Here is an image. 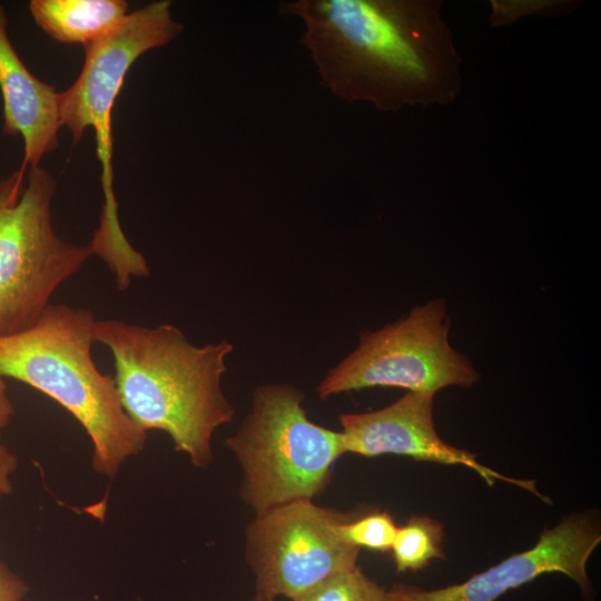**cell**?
<instances>
[{"mask_svg":"<svg viewBox=\"0 0 601 601\" xmlns=\"http://www.w3.org/2000/svg\"><path fill=\"white\" fill-rule=\"evenodd\" d=\"M339 535L349 544L361 549L386 552L391 550L396 523L387 512H374L358 518L351 516L337 526Z\"/></svg>","mask_w":601,"mask_h":601,"instance_id":"9a60e30c","label":"cell"},{"mask_svg":"<svg viewBox=\"0 0 601 601\" xmlns=\"http://www.w3.org/2000/svg\"><path fill=\"white\" fill-rule=\"evenodd\" d=\"M304 398L288 383L256 387L249 413L225 440L243 470L242 497L256 515L312 500L329 483L333 463L346 453L342 431L311 421Z\"/></svg>","mask_w":601,"mask_h":601,"instance_id":"277c9868","label":"cell"},{"mask_svg":"<svg viewBox=\"0 0 601 601\" xmlns=\"http://www.w3.org/2000/svg\"><path fill=\"white\" fill-rule=\"evenodd\" d=\"M434 392L408 391L394 403L367 413L339 417L346 453L366 457L383 454L472 469L489 484L504 481L525 489L549 502L532 480H515L482 465L476 455L444 442L433 423Z\"/></svg>","mask_w":601,"mask_h":601,"instance_id":"30bf717a","label":"cell"},{"mask_svg":"<svg viewBox=\"0 0 601 601\" xmlns=\"http://www.w3.org/2000/svg\"><path fill=\"white\" fill-rule=\"evenodd\" d=\"M444 299L414 307L405 317L359 335L356 348L332 367L317 386L321 398L376 386L434 392L469 387L479 374L449 342Z\"/></svg>","mask_w":601,"mask_h":601,"instance_id":"52a82bcc","label":"cell"},{"mask_svg":"<svg viewBox=\"0 0 601 601\" xmlns=\"http://www.w3.org/2000/svg\"><path fill=\"white\" fill-rule=\"evenodd\" d=\"M8 16L0 4V92L2 130L23 141V168L39 166L46 154L58 147L61 127L59 92L26 67L8 36Z\"/></svg>","mask_w":601,"mask_h":601,"instance_id":"8fae6325","label":"cell"},{"mask_svg":"<svg viewBox=\"0 0 601 601\" xmlns=\"http://www.w3.org/2000/svg\"><path fill=\"white\" fill-rule=\"evenodd\" d=\"M96 321L88 308L50 304L33 326L0 337V376L22 382L66 408L91 441L92 470L114 479L144 450L147 434L125 412L115 378L96 366Z\"/></svg>","mask_w":601,"mask_h":601,"instance_id":"3957f363","label":"cell"},{"mask_svg":"<svg viewBox=\"0 0 601 601\" xmlns=\"http://www.w3.org/2000/svg\"><path fill=\"white\" fill-rule=\"evenodd\" d=\"M18 464V457L1 442L0 437V503L12 492L11 477Z\"/></svg>","mask_w":601,"mask_h":601,"instance_id":"e0dca14e","label":"cell"},{"mask_svg":"<svg viewBox=\"0 0 601 601\" xmlns=\"http://www.w3.org/2000/svg\"><path fill=\"white\" fill-rule=\"evenodd\" d=\"M14 415V406L9 397L7 384L0 376V428L6 427Z\"/></svg>","mask_w":601,"mask_h":601,"instance_id":"ac0fdd59","label":"cell"},{"mask_svg":"<svg viewBox=\"0 0 601 601\" xmlns=\"http://www.w3.org/2000/svg\"><path fill=\"white\" fill-rule=\"evenodd\" d=\"M293 601H387L386 590L358 566L336 573Z\"/></svg>","mask_w":601,"mask_h":601,"instance_id":"5bb4252c","label":"cell"},{"mask_svg":"<svg viewBox=\"0 0 601 601\" xmlns=\"http://www.w3.org/2000/svg\"><path fill=\"white\" fill-rule=\"evenodd\" d=\"M96 343L115 364V383L128 416L144 432H166L176 451L197 467L213 462V435L234 418L221 380L234 345L197 346L175 325L147 327L118 318L97 319Z\"/></svg>","mask_w":601,"mask_h":601,"instance_id":"7a4b0ae2","label":"cell"},{"mask_svg":"<svg viewBox=\"0 0 601 601\" xmlns=\"http://www.w3.org/2000/svg\"><path fill=\"white\" fill-rule=\"evenodd\" d=\"M444 526L426 516L413 515L397 528L391 551L397 572L418 571L434 559H446L442 544Z\"/></svg>","mask_w":601,"mask_h":601,"instance_id":"4fadbf2b","label":"cell"},{"mask_svg":"<svg viewBox=\"0 0 601 601\" xmlns=\"http://www.w3.org/2000/svg\"><path fill=\"white\" fill-rule=\"evenodd\" d=\"M29 585L0 560V601H21Z\"/></svg>","mask_w":601,"mask_h":601,"instance_id":"2e32d148","label":"cell"},{"mask_svg":"<svg viewBox=\"0 0 601 601\" xmlns=\"http://www.w3.org/2000/svg\"><path fill=\"white\" fill-rule=\"evenodd\" d=\"M170 8L168 0L151 2L128 13L116 29L87 45L80 75L72 86L59 92L61 127H68L73 142L89 127H93L96 134L104 203L92 239L105 249H118L128 242L118 219L114 194L111 110L132 63L183 31V24L173 19Z\"/></svg>","mask_w":601,"mask_h":601,"instance_id":"8992f818","label":"cell"},{"mask_svg":"<svg viewBox=\"0 0 601 601\" xmlns=\"http://www.w3.org/2000/svg\"><path fill=\"white\" fill-rule=\"evenodd\" d=\"M253 601H274V598L256 592V595L254 597Z\"/></svg>","mask_w":601,"mask_h":601,"instance_id":"d6986e66","label":"cell"},{"mask_svg":"<svg viewBox=\"0 0 601 601\" xmlns=\"http://www.w3.org/2000/svg\"><path fill=\"white\" fill-rule=\"evenodd\" d=\"M601 542L600 521L584 512L564 518L556 526L541 533L536 544L513 554L462 583L424 590L396 584L386 590L387 601H495L541 574L560 572L571 578L584 597L592 587L587 563Z\"/></svg>","mask_w":601,"mask_h":601,"instance_id":"9c48e42d","label":"cell"},{"mask_svg":"<svg viewBox=\"0 0 601 601\" xmlns=\"http://www.w3.org/2000/svg\"><path fill=\"white\" fill-rule=\"evenodd\" d=\"M441 0H295L280 12L304 23L302 43L323 85L382 111L452 104L462 59Z\"/></svg>","mask_w":601,"mask_h":601,"instance_id":"6da1fadb","label":"cell"},{"mask_svg":"<svg viewBox=\"0 0 601 601\" xmlns=\"http://www.w3.org/2000/svg\"><path fill=\"white\" fill-rule=\"evenodd\" d=\"M29 9L52 39L83 47L111 32L128 14L124 0H32Z\"/></svg>","mask_w":601,"mask_h":601,"instance_id":"7c38bea8","label":"cell"},{"mask_svg":"<svg viewBox=\"0 0 601 601\" xmlns=\"http://www.w3.org/2000/svg\"><path fill=\"white\" fill-rule=\"evenodd\" d=\"M21 167L0 179V337L33 326L57 288L93 254L52 228V176Z\"/></svg>","mask_w":601,"mask_h":601,"instance_id":"5b68a950","label":"cell"},{"mask_svg":"<svg viewBox=\"0 0 601 601\" xmlns=\"http://www.w3.org/2000/svg\"><path fill=\"white\" fill-rule=\"evenodd\" d=\"M351 516L312 500L256 515L246 530V560L256 592L293 601L329 577L356 568L359 549L337 529Z\"/></svg>","mask_w":601,"mask_h":601,"instance_id":"ba28073f","label":"cell"}]
</instances>
